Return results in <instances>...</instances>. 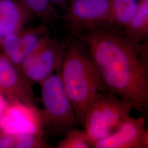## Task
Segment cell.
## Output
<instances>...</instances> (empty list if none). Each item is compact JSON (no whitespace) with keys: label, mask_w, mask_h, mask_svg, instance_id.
Listing matches in <instances>:
<instances>
[{"label":"cell","mask_w":148,"mask_h":148,"mask_svg":"<svg viewBox=\"0 0 148 148\" xmlns=\"http://www.w3.org/2000/svg\"><path fill=\"white\" fill-rule=\"evenodd\" d=\"M84 44L104 90L133 110L148 108V45L130 40L123 32L101 27L76 37Z\"/></svg>","instance_id":"cell-1"},{"label":"cell","mask_w":148,"mask_h":148,"mask_svg":"<svg viewBox=\"0 0 148 148\" xmlns=\"http://www.w3.org/2000/svg\"><path fill=\"white\" fill-rule=\"evenodd\" d=\"M57 148H90V145L84 130H79L76 128L64 135Z\"/></svg>","instance_id":"cell-16"},{"label":"cell","mask_w":148,"mask_h":148,"mask_svg":"<svg viewBox=\"0 0 148 148\" xmlns=\"http://www.w3.org/2000/svg\"><path fill=\"white\" fill-rule=\"evenodd\" d=\"M20 32L12 34L0 40V52L19 68L24 60L20 48Z\"/></svg>","instance_id":"cell-15"},{"label":"cell","mask_w":148,"mask_h":148,"mask_svg":"<svg viewBox=\"0 0 148 148\" xmlns=\"http://www.w3.org/2000/svg\"><path fill=\"white\" fill-rule=\"evenodd\" d=\"M140 1L110 0V19L106 27L123 32L136 15Z\"/></svg>","instance_id":"cell-11"},{"label":"cell","mask_w":148,"mask_h":148,"mask_svg":"<svg viewBox=\"0 0 148 148\" xmlns=\"http://www.w3.org/2000/svg\"><path fill=\"white\" fill-rule=\"evenodd\" d=\"M0 132L12 136L31 134L43 137L45 129L41 110L36 105L8 101L0 118Z\"/></svg>","instance_id":"cell-7"},{"label":"cell","mask_w":148,"mask_h":148,"mask_svg":"<svg viewBox=\"0 0 148 148\" xmlns=\"http://www.w3.org/2000/svg\"><path fill=\"white\" fill-rule=\"evenodd\" d=\"M44 129L54 136L65 135L79 123L73 106L67 95L59 71L39 84Z\"/></svg>","instance_id":"cell-3"},{"label":"cell","mask_w":148,"mask_h":148,"mask_svg":"<svg viewBox=\"0 0 148 148\" xmlns=\"http://www.w3.org/2000/svg\"><path fill=\"white\" fill-rule=\"evenodd\" d=\"M13 148H46L49 144L43 137L31 134L13 136Z\"/></svg>","instance_id":"cell-17"},{"label":"cell","mask_w":148,"mask_h":148,"mask_svg":"<svg viewBox=\"0 0 148 148\" xmlns=\"http://www.w3.org/2000/svg\"><path fill=\"white\" fill-rule=\"evenodd\" d=\"M32 86L19 67L0 52V93L8 101H21L36 106Z\"/></svg>","instance_id":"cell-9"},{"label":"cell","mask_w":148,"mask_h":148,"mask_svg":"<svg viewBox=\"0 0 148 148\" xmlns=\"http://www.w3.org/2000/svg\"><path fill=\"white\" fill-rule=\"evenodd\" d=\"M32 18L45 24H54L61 18L56 7L49 0H19Z\"/></svg>","instance_id":"cell-14"},{"label":"cell","mask_w":148,"mask_h":148,"mask_svg":"<svg viewBox=\"0 0 148 148\" xmlns=\"http://www.w3.org/2000/svg\"><path fill=\"white\" fill-rule=\"evenodd\" d=\"M55 7L57 6L62 8L66 7V0H49Z\"/></svg>","instance_id":"cell-19"},{"label":"cell","mask_w":148,"mask_h":148,"mask_svg":"<svg viewBox=\"0 0 148 148\" xmlns=\"http://www.w3.org/2000/svg\"><path fill=\"white\" fill-rule=\"evenodd\" d=\"M148 132L145 119L128 117L108 137L95 144V148H147Z\"/></svg>","instance_id":"cell-8"},{"label":"cell","mask_w":148,"mask_h":148,"mask_svg":"<svg viewBox=\"0 0 148 148\" xmlns=\"http://www.w3.org/2000/svg\"><path fill=\"white\" fill-rule=\"evenodd\" d=\"M123 34L130 40L145 43L148 36V0H140L137 12Z\"/></svg>","instance_id":"cell-12"},{"label":"cell","mask_w":148,"mask_h":148,"mask_svg":"<svg viewBox=\"0 0 148 148\" xmlns=\"http://www.w3.org/2000/svg\"><path fill=\"white\" fill-rule=\"evenodd\" d=\"M132 110L116 95L101 92L86 112L82 125L90 148L115 131Z\"/></svg>","instance_id":"cell-4"},{"label":"cell","mask_w":148,"mask_h":148,"mask_svg":"<svg viewBox=\"0 0 148 148\" xmlns=\"http://www.w3.org/2000/svg\"><path fill=\"white\" fill-rule=\"evenodd\" d=\"M7 104V99L2 93H0V118L3 114V112L5 110Z\"/></svg>","instance_id":"cell-18"},{"label":"cell","mask_w":148,"mask_h":148,"mask_svg":"<svg viewBox=\"0 0 148 148\" xmlns=\"http://www.w3.org/2000/svg\"><path fill=\"white\" fill-rule=\"evenodd\" d=\"M110 14V0H70L61 18L77 37L93 29L108 27Z\"/></svg>","instance_id":"cell-5"},{"label":"cell","mask_w":148,"mask_h":148,"mask_svg":"<svg viewBox=\"0 0 148 148\" xmlns=\"http://www.w3.org/2000/svg\"><path fill=\"white\" fill-rule=\"evenodd\" d=\"M67 42L50 36L24 60L19 68L32 86L60 71Z\"/></svg>","instance_id":"cell-6"},{"label":"cell","mask_w":148,"mask_h":148,"mask_svg":"<svg viewBox=\"0 0 148 148\" xmlns=\"http://www.w3.org/2000/svg\"><path fill=\"white\" fill-rule=\"evenodd\" d=\"M32 18L19 0H0V40L21 31Z\"/></svg>","instance_id":"cell-10"},{"label":"cell","mask_w":148,"mask_h":148,"mask_svg":"<svg viewBox=\"0 0 148 148\" xmlns=\"http://www.w3.org/2000/svg\"><path fill=\"white\" fill-rule=\"evenodd\" d=\"M50 36L47 27L43 23L37 27L23 29L20 32V48L24 60Z\"/></svg>","instance_id":"cell-13"},{"label":"cell","mask_w":148,"mask_h":148,"mask_svg":"<svg viewBox=\"0 0 148 148\" xmlns=\"http://www.w3.org/2000/svg\"><path fill=\"white\" fill-rule=\"evenodd\" d=\"M79 125L101 92H106L86 48L77 38L67 42L59 71Z\"/></svg>","instance_id":"cell-2"}]
</instances>
